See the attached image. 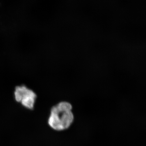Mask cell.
<instances>
[{"label": "cell", "instance_id": "obj_1", "mask_svg": "<svg viewBox=\"0 0 146 146\" xmlns=\"http://www.w3.org/2000/svg\"><path fill=\"white\" fill-rule=\"evenodd\" d=\"M72 106L67 102H60L51 110L48 123L52 128L56 131L68 129L74 121Z\"/></svg>", "mask_w": 146, "mask_h": 146}, {"label": "cell", "instance_id": "obj_2", "mask_svg": "<svg viewBox=\"0 0 146 146\" xmlns=\"http://www.w3.org/2000/svg\"><path fill=\"white\" fill-rule=\"evenodd\" d=\"M14 96L16 101L21 103L24 107L29 109H33L34 107L36 101V94L26 86L16 87Z\"/></svg>", "mask_w": 146, "mask_h": 146}]
</instances>
